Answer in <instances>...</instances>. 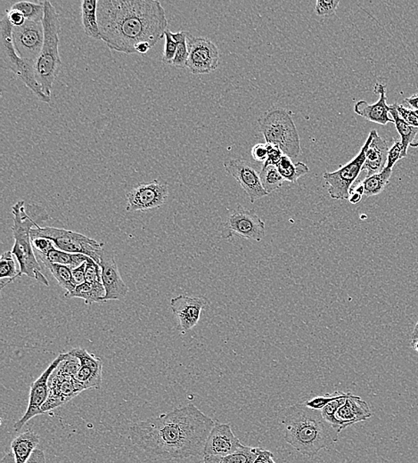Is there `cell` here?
Segmentation results:
<instances>
[{"instance_id":"f6af8a7d","label":"cell","mask_w":418,"mask_h":463,"mask_svg":"<svg viewBox=\"0 0 418 463\" xmlns=\"http://www.w3.org/2000/svg\"><path fill=\"white\" fill-rule=\"evenodd\" d=\"M396 109L400 117L404 119L407 124L418 128V115L416 111L405 108L403 105H398L397 103Z\"/></svg>"},{"instance_id":"11a10c76","label":"cell","mask_w":418,"mask_h":463,"mask_svg":"<svg viewBox=\"0 0 418 463\" xmlns=\"http://www.w3.org/2000/svg\"><path fill=\"white\" fill-rule=\"evenodd\" d=\"M418 341V321L417 325H414L412 333H411V342Z\"/></svg>"},{"instance_id":"d590c367","label":"cell","mask_w":418,"mask_h":463,"mask_svg":"<svg viewBox=\"0 0 418 463\" xmlns=\"http://www.w3.org/2000/svg\"><path fill=\"white\" fill-rule=\"evenodd\" d=\"M172 37L178 43L177 51H176L175 58L172 61L171 65L177 68H187V63L189 56L188 45V32H172Z\"/></svg>"},{"instance_id":"9a60e30c","label":"cell","mask_w":418,"mask_h":463,"mask_svg":"<svg viewBox=\"0 0 418 463\" xmlns=\"http://www.w3.org/2000/svg\"><path fill=\"white\" fill-rule=\"evenodd\" d=\"M210 306V301L204 296L182 294L171 299V308L177 319L181 333L191 331L200 320L202 312Z\"/></svg>"},{"instance_id":"ee69618b","label":"cell","mask_w":418,"mask_h":463,"mask_svg":"<svg viewBox=\"0 0 418 463\" xmlns=\"http://www.w3.org/2000/svg\"><path fill=\"white\" fill-rule=\"evenodd\" d=\"M0 463H15V456L12 454V452H8ZM26 463H46L44 452L41 449H36L35 451L33 452L31 458H30Z\"/></svg>"},{"instance_id":"3957f363","label":"cell","mask_w":418,"mask_h":463,"mask_svg":"<svg viewBox=\"0 0 418 463\" xmlns=\"http://www.w3.org/2000/svg\"><path fill=\"white\" fill-rule=\"evenodd\" d=\"M282 424L285 441L301 455L314 457L322 449L338 441L340 432L318 410L296 404L285 409Z\"/></svg>"},{"instance_id":"5bb4252c","label":"cell","mask_w":418,"mask_h":463,"mask_svg":"<svg viewBox=\"0 0 418 463\" xmlns=\"http://www.w3.org/2000/svg\"><path fill=\"white\" fill-rule=\"evenodd\" d=\"M13 42L16 52L26 61L35 63L44 43L42 22L26 21L20 27L13 28Z\"/></svg>"},{"instance_id":"f546056e","label":"cell","mask_w":418,"mask_h":463,"mask_svg":"<svg viewBox=\"0 0 418 463\" xmlns=\"http://www.w3.org/2000/svg\"><path fill=\"white\" fill-rule=\"evenodd\" d=\"M277 168L285 181L290 183H296L299 178L310 171V168L303 162L294 163L293 159L287 155L278 162Z\"/></svg>"},{"instance_id":"8fae6325","label":"cell","mask_w":418,"mask_h":463,"mask_svg":"<svg viewBox=\"0 0 418 463\" xmlns=\"http://www.w3.org/2000/svg\"><path fill=\"white\" fill-rule=\"evenodd\" d=\"M233 235L250 241L261 242L265 235V223L256 212L248 211L238 205L231 212L222 231V238L228 239Z\"/></svg>"},{"instance_id":"4dcf8cb0","label":"cell","mask_w":418,"mask_h":463,"mask_svg":"<svg viewBox=\"0 0 418 463\" xmlns=\"http://www.w3.org/2000/svg\"><path fill=\"white\" fill-rule=\"evenodd\" d=\"M258 448L243 445L237 451L230 455L224 457L211 456L204 459H207L211 463H254L258 457Z\"/></svg>"},{"instance_id":"ba28073f","label":"cell","mask_w":418,"mask_h":463,"mask_svg":"<svg viewBox=\"0 0 418 463\" xmlns=\"http://www.w3.org/2000/svg\"><path fill=\"white\" fill-rule=\"evenodd\" d=\"M31 235L32 237L51 240L60 251L88 256L98 264L100 263L102 252L105 247L104 242L66 229L38 226L32 230Z\"/></svg>"},{"instance_id":"7bdbcfd3","label":"cell","mask_w":418,"mask_h":463,"mask_svg":"<svg viewBox=\"0 0 418 463\" xmlns=\"http://www.w3.org/2000/svg\"><path fill=\"white\" fill-rule=\"evenodd\" d=\"M85 280L86 282H89V284L102 282L100 266L91 258L89 259L87 266H86Z\"/></svg>"},{"instance_id":"277c9868","label":"cell","mask_w":418,"mask_h":463,"mask_svg":"<svg viewBox=\"0 0 418 463\" xmlns=\"http://www.w3.org/2000/svg\"><path fill=\"white\" fill-rule=\"evenodd\" d=\"M12 214L14 216L12 231L15 239L12 253L18 262L20 276L27 275L43 285L49 286L33 249L31 232L41 223L49 221L51 216L41 206L32 203L25 206V202L22 200L13 206Z\"/></svg>"},{"instance_id":"bcb514c9","label":"cell","mask_w":418,"mask_h":463,"mask_svg":"<svg viewBox=\"0 0 418 463\" xmlns=\"http://www.w3.org/2000/svg\"><path fill=\"white\" fill-rule=\"evenodd\" d=\"M268 145V159L263 166L274 165L277 166L281 159L284 157V152L280 148L276 145L267 144Z\"/></svg>"},{"instance_id":"e0dca14e","label":"cell","mask_w":418,"mask_h":463,"mask_svg":"<svg viewBox=\"0 0 418 463\" xmlns=\"http://www.w3.org/2000/svg\"><path fill=\"white\" fill-rule=\"evenodd\" d=\"M84 391L86 389L77 379L61 374L55 369L49 379V396L42 406V415L66 404Z\"/></svg>"},{"instance_id":"d6a6232c","label":"cell","mask_w":418,"mask_h":463,"mask_svg":"<svg viewBox=\"0 0 418 463\" xmlns=\"http://www.w3.org/2000/svg\"><path fill=\"white\" fill-rule=\"evenodd\" d=\"M260 178L262 186L268 195L281 188L285 181L278 171L277 166L274 165L262 166Z\"/></svg>"},{"instance_id":"60d3db41","label":"cell","mask_w":418,"mask_h":463,"mask_svg":"<svg viewBox=\"0 0 418 463\" xmlns=\"http://www.w3.org/2000/svg\"><path fill=\"white\" fill-rule=\"evenodd\" d=\"M67 353V356H66V358L59 365L56 370L61 372V374L72 376V377L75 378L79 368H81V363H79L78 358L70 354V352Z\"/></svg>"},{"instance_id":"7402d4cb","label":"cell","mask_w":418,"mask_h":463,"mask_svg":"<svg viewBox=\"0 0 418 463\" xmlns=\"http://www.w3.org/2000/svg\"><path fill=\"white\" fill-rule=\"evenodd\" d=\"M374 92L380 95L376 104L370 105L365 100H360L354 106L355 113L377 124L386 125L389 122L393 123V118H390V105L386 103V86L377 83Z\"/></svg>"},{"instance_id":"ab89813d","label":"cell","mask_w":418,"mask_h":463,"mask_svg":"<svg viewBox=\"0 0 418 463\" xmlns=\"http://www.w3.org/2000/svg\"><path fill=\"white\" fill-rule=\"evenodd\" d=\"M165 46L164 55H162V63L165 65H171L172 61L175 58L176 51H177L178 43L172 37V32L167 30L164 34Z\"/></svg>"},{"instance_id":"836d02e7","label":"cell","mask_w":418,"mask_h":463,"mask_svg":"<svg viewBox=\"0 0 418 463\" xmlns=\"http://www.w3.org/2000/svg\"><path fill=\"white\" fill-rule=\"evenodd\" d=\"M15 256L12 252H6L0 259V279H1V289L11 284L16 278H21L20 271L16 268Z\"/></svg>"},{"instance_id":"7dc6e473","label":"cell","mask_w":418,"mask_h":463,"mask_svg":"<svg viewBox=\"0 0 418 463\" xmlns=\"http://www.w3.org/2000/svg\"><path fill=\"white\" fill-rule=\"evenodd\" d=\"M252 157L257 162H266L268 159V145L266 144H257L252 148Z\"/></svg>"},{"instance_id":"681fc988","label":"cell","mask_w":418,"mask_h":463,"mask_svg":"<svg viewBox=\"0 0 418 463\" xmlns=\"http://www.w3.org/2000/svg\"><path fill=\"white\" fill-rule=\"evenodd\" d=\"M86 266H87V261L77 266V268H72V276H74V282L77 285L84 284L86 282Z\"/></svg>"},{"instance_id":"7c38bea8","label":"cell","mask_w":418,"mask_h":463,"mask_svg":"<svg viewBox=\"0 0 418 463\" xmlns=\"http://www.w3.org/2000/svg\"><path fill=\"white\" fill-rule=\"evenodd\" d=\"M68 353H61L48 367L42 372L41 375L31 385L30 389L29 403L25 415L14 425L15 431H19L29 421L36 416L42 415L41 408L49 396V379L53 372L67 356Z\"/></svg>"},{"instance_id":"74e56055","label":"cell","mask_w":418,"mask_h":463,"mask_svg":"<svg viewBox=\"0 0 418 463\" xmlns=\"http://www.w3.org/2000/svg\"><path fill=\"white\" fill-rule=\"evenodd\" d=\"M347 394L348 393L336 391L334 392L333 394L316 396V398H313L310 399V400H307L304 403V404L306 405L308 408L321 411V410L326 407V406L329 404L330 402L336 400V399L338 398H344V396H346Z\"/></svg>"},{"instance_id":"f35d334b","label":"cell","mask_w":418,"mask_h":463,"mask_svg":"<svg viewBox=\"0 0 418 463\" xmlns=\"http://www.w3.org/2000/svg\"><path fill=\"white\" fill-rule=\"evenodd\" d=\"M339 0H318L315 5L314 12L321 18H331L337 14Z\"/></svg>"},{"instance_id":"8d00e7d4","label":"cell","mask_w":418,"mask_h":463,"mask_svg":"<svg viewBox=\"0 0 418 463\" xmlns=\"http://www.w3.org/2000/svg\"><path fill=\"white\" fill-rule=\"evenodd\" d=\"M351 393H348L346 396L344 398L336 399V400L332 401L328 404L326 407L321 410L322 416L328 423H330L332 426L336 429H337V422L336 419V414L338 411V409L341 407L346 401V399L349 398Z\"/></svg>"},{"instance_id":"9f6ffc18","label":"cell","mask_w":418,"mask_h":463,"mask_svg":"<svg viewBox=\"0 0 418 463\" xmlns=\"http://www.w3.org/2000/svg\"><path fill=\"white\" fill-rule=\"evenodd\" d=\"M411 346H412V348H414V351L418 352V341L411 342Z\"/></svg>"},{"instance_id":"44dd1931","label":"cell","mask_w":418,"mask_h":463,"mask_svg":"<svg viewBox=\"0 0 418 463\" xmlns=\"http://www.w3.org/2000/svg\"><path fill=\"white\" fill-rule=\"evenodd\" d=\"M372 415L370 405L366 401L363 400L360 396L351 394L337 412V431L341 433L350 426L367 421L372 417Z\"/></svg>"},{"instance_id":"d4e9b609","label":"cell","mask_w":418,"mask_h":463,"mask_svg":"<svg viewBox=\"0 0 418 463\" xmlns=\"http://www.w3.org/2000/svg\"><path fill=\"white\" fill-rule=\"evenodd\" d=\"M38 261L43 263L45 266L49 264H59L68 266L70 268H75L83 263L88 261L89 256L82 254H74L56 249L55 245L42 254L36 255Z\"/></svg>"},{"instance_id":"cb8c5ba5","label":"cell","mask_w":418,"mask_h":463,"mask_svg":"<svg viewBox=\"0 0 418 463\" xmlns=\"http://www.w3.org/2000/svg\"><path fill=\"white\" fill-rule=\"evenodd\" d=\"M39 443V436L35 432L26 431L22 432L11 442L12 454L14 455L15 463H26L31 458L33 452Z\"/></svg>"},{"instance_id":"816d5d0a","label":"cell","mask_w":418,"mask_h":463,"mask_svg":"<svg viewBox=\"0 0 418 463\" xmlns=\"http://www.w3.org/2000/svg\"><path fill=\"white\" fill-rule=\"evenodd\" d=\"M151 48H152V46L149 44V43H141V44H139L137 48H136V52L138 53V54L145 55L147 54Z\"/></svg>"},{"instance_id":"484cf974","label":"cell","mask_w":418,"mask_h":463,"mask_svg":"<svg viewBox=\"0 0 418 463\" xmlns=\"http://www.w3.org/2000/svg\"><path fill=\"white\" fill-rule=\"evenodd\" d=\"M98 0H83L81 22L85 34L96 41H101L98 18Z\"/></svg>"},{"instance_id":"5b68a950","label":"cell","mask_w":418,"mask_h":463,"mask_svg":"<svg viewBox=\"0 0 418 463\" xmlns=\"http://www.w3.org/2000/svg\"><path fill=\"white\" fill-rule=\"evenodd\" d=\"M45 15L42 25L44 28V43L41 54L34 63L36 81L43 93L51 98L53 84L62 70L59 55L60 22L58 12L51 2L44 1Z\"/></svg>"},{"instance_id":"4316f807","label":"cell","mask_w":418,"mask_h":463,"mask_svg":"<svg viewBox=\"0 0 418 463\" xmlns=\"http://www.w3.org/2000/svg\"><path fill=\"white\" fill-rule=\"evenodd\" d=\"M390 115L393 117V123L400 134V139L403 142L405 152L407 153L410 146L418 148V128L407 124L404 119L400 117L396 109V103L390 105Z\"/></svg>"},{"instance_id":"ac0fdd59","label":"cell","mask_w":418,"mask_h":463,"mask_svg":"<svg viewBox=\"0 0 418 463\" xmlns=\"http://www.w3.org/2000/svg\"><path fill=\"white\" fill-rule=\"evenodd\" d=\"M102 284L105 289L104 302L122 301L129 293V287L122 278L115 261L114 252L104 248L100 256Z\"/></svg>"},{"instance_id":"4fadbf2b","label":"cell","mask_w":418,"mask_h":463,"mask_svg":"<svg viewBox=\"0 0 418 463\" xmlns=\"http://www.w3.org/2000/svg\"><path fill=\"white\" fill-rule=\"evenodd\" d=\"M169 185L166 182L155 179L150 183L139 184L127 195L129 212L145 211L148 209L161 208L167 201Z\"/></svg>"},{"instance_id":"e575fe53","label":"cell","mask_w":418,"mask_h":463,"mask_svg":"<svg viewBox=\"0 0 418 463\" xmlns=\"http://www.w3.org/2000/svg\"><path fill=\"white\" fill-rule=\"evenodd\" d=\"M11 8L19 10L25 16L26 21L42 22L45 15V5L43 2L20 1L15 3Z\"/></svg>"},{"instance_id":"2e32d148","label":"cell","mask_w":418,"mask_h":463,"mask_svg":"<svg viewBox=\"0 0 418 463\" xmlns=\"http://www.w3.org/2000/svg\"><path fill=\"white\" fill-rule=\"evenodd\" d=\"M224 169L240 184L252 203L268 195L262 186L260 173L250 162L242 159H228Z\"/></svg>"},{"instance_id":"f5cc1de1","label":"cell","mask_w":418,"mask_h":463,"mask_svg":"<svg viewBox=\"0 0 418 463\" xmlns=\"http://www.w3.org/2000/svg\"><path fill=\"white\" fill-rule=\"evenodd\" d=\"M405 102L411 106V107L414 108V111H418V94L410 96V98L405 99Z\"/></svg>"},{"instance_id":"680465c9","label":"cell","mask_w":418,"mask_h":463,"mask_svg":"<svg viewBox=\"0 0 418 463\" xmlns=\"http://www.w3.org/2000/svg\"><path fill=\"white\" fill-rule=\"evenodd\" d=\"M416 112H417V115H418V111H416Z\"/></svg>"},{"instance_id":"8992f818","label":"cell","mask_w":418,"mask_h":463,"mask_svg":"<svg viewBox=\"0 0 418 463\" xmlns=\"http://www.w3.org/2000/svg\"><path fill=\"white\" fill-rule=\"evenodd\" d=\"M261 131L267 144L277 146L292 159L301 155V138L289 112L274 108L258 119Z\"/></svg>"},{"instance_id":"52a82bcc","label":"cell","mask_w":418,"mask_h":463,"mask_svg":"<svg viewBox=\"0 0 418 463\" xmlns=\"http://www.w3.org/2000/svg\"><path fill=\"white\" fill-rule=\"evenodd\" d=\"M13 28L14 26L6 15L0 22V66L2 69L14 73L23 84L32 90L39 101L49 104L51 98L43 93L41 86L36 81L34 63L26 61L16 52L13 42Z\"/></svg>"},{"instance_id":"ffe728a7","label":"cell","mask_w":418,"mask_h":463,"mask_svg":"<svg viewBox=\"0 0 418 463\" xmlns=\"http://www.w3.org/2000/svg\"><path fill=\"white\" fill-rule=\"evenodd\" d=\"M81 363L75 379L81 383L86 391L91 389H99L102 384V360L95 355L91 354L84 348H74L69 351Z\"/></svg>"},{"instance_id":"c3c4849f","label":"cell","mask_w":418,"mask_h":463,"mask_svg":"<svg viewBox=\"0 0 418 463\" xmlns=\"http://www.w3.org/2000/svg\"><path fill=\"white\" fill-rule=\"evenodd\" d=\"M6 15H8L10 22H11V25L14 26V27H20V26L25 25L26 22L25 16L23 15L22 13L19 11V10L10 8V9L6 11Z\"/></svg>"},{"instance_id":"1f68e13d","label":"cell","mask_w":418,"mask_h":463,"mask_svg":"<svg viewBox=\"0 0 418 463\" xmlns=\"http://www.w3.org/2000/svg\"><path fill=\"white\" fill-rule=\"evenodd\" d=\"M51 272L58 285L66 292L65 295L70 294L77 287L72 276V268L68 266L59 264H49L46 266Z\"/></svg>"},{"instance_id":"30bf717a","label":"cell","mask_w":418,"mask_h":463,"mask_svg":"<svg viewBox=\"0 0 418 463\" xmlns=\"http://www.w3.org/2000/svg\"><path fill=\"white\" fill-rule=\"evenodd\" d=\"M189 56L187 68L195 75L216 71L220 65L218 46L207 38L195 37L188 32Z\"/></svg>"},{"instance_id":"db71d44e","label":"cell","mask_w":418,"mask_h":463,"mask_svg":"<svg viewBox=\"0 0 418 463\" xmlns=\"http://www.w3.org/2000/svg\"><path fill=\"white\" fill-rule=\"evenodd\" d=\"M363 197V196L358 194V193H351L349 201L353 204H357V203L360 202Z\"/></svg>"},{"instance_id":"f1b7e54d","label":"cell","mask_w":418,"mask_h":463,"mask_svg":"<svg viewBox=\"0 0 418 463\" xmlns=\"http://www.w3.org/2000/svg\"><path fill=\"white\" fill-rule=\"evenodd\" d=\"M393 174V169L386 168L383 171L370 176H367L363 182L360 183L364 190V196L371 197L380 195L386 188Z\"/></svg>"},{"instance_id":"b9f144b4","label":"cell","mask_w":418,"mask_h":463,"mask_svg":"<svg viewBox=\"0 0 418 463\" xmlns=\"http://www.w3.org/2000/svg\"><path fill=\"white\" fill-rule=\"evenodd\" d=\"M407 153L404 151V146L400 139L394 140V143L388 153L387 168L393 169L394 165L400 159L406 157Z\"/></svg>"},{"instance_id":"7a4b0ae2","label":"cell","mask_w":418,"mask_h":463,"mask_svg":"<svg viewBox=\"0 0 418 463\" xmlns=\"http://www.w3.org/2000/svg\"><path fill=\"white\" fill-rule=\"evenodd\" d=\"M98 18L101 41L107 48L135 54L141 43L152 48L169 29L165 10L157 0H100Z\"/></svg>"},{"instance_id":"d6986e66","label":"cell","mask_w":418,"mask_h":463,"mask_svg":"<svg viewBox=\"0 0 418 463\" xmlns=\"http://www.w3.org/2000/svg\"><path fill=\"white\" fill-rule=\"evenodd\" d=\"M242 445H243L235 436L230 425L216 422L209 435L202 456L204 458L211 456L224 457L237 451Z\"/></svg>"},{"instance_id":"f907efd6","label":"cell","mask_w":418,"mask_h":463,"mask_svg":"<svg viewBox=\"0 0 418 463\" xmlns=\"http://www.w3.org/2000/svg\"><path fill=\"white\" fill-rule=\"evenodd\" d=\"M273 456L270 451L258 448V457L254 463H277L275 462Z\"/></svg>"},{"instance_id":"83f0119b","label":"cell","mask_w":418,"mask_h":463,"mask_svg":"<svg viewBox=\"0 0 418 463\" xmlns=\"http://www.w3.org/2000/svg\"><path fill=\"white\" fill-rule=\"evenodd\" d=\"M65 297L81 299L86 305L91 306L93 303L104 302L105 289L102 282L89 284L85 282L84 284L77 285L74 291L65 295Z\"/></svg>"},{"instance_id":"9c48e42d","label":"cell","mask_w":418,"mask_h":463,"mask_svg":"<svg viewBox=\"0 0 418 463\" xmlns=\"http://www.w3.org/2000/svg\"><path fill=\"white\" fill-rule=\"evenodd\" d=\"M372 139L373 135L370 132L356 157L351 159L347 164L341 166L336 171L324 173L323 178L327 186L328 194L332 199L349 200L351 189L353 188L355 180L363 171L365 162H366V153Z\"/></svg>"},{"instance_id":"603a6c76","label":"cell","mask_w":418,"mask_h":463,"mask_svg":"<svg viewBox=\"0 0 418 463\" xmlns=\"http://www.w3.org/2000/svg\"><path fill=\"white\" fill-rule=\"evenodd\" d=\"M371 133H372L373 139L367 149L366 162H365L363 169L367 172V176L377 174L386 168L388 153L391 148L389 142L381 138L377 131L374 129Z\"/></svg>"},{"instance_id":"6da1fadb","label":"cell","mask_w":418,"mask_h":463,"mask_svg":"<svg viewBox=\"0 0 418 463\" xmlns=\"http://www.w3.org/2000/svg\"><path fill=\"white\" fill-rule=\"evenodd\" d=\"M214 419L195 405L134 423L129 441L152 459H184L204 455L215 426Z\"/></svg>"},{"instance_id":"6f0895ef","label":"cell","mask_w":418,"mask_h":463,"mask_svg":"<svg viewBox=\"0 0 418 463\" xmlns=\"http://www.w3.org/2000/svg\"><path fill=\"white\" fill-rule=\"evenodd\" d=\"M204 463H211V462L207 461V459H204Z\"/></svg>"}]
</instances>
